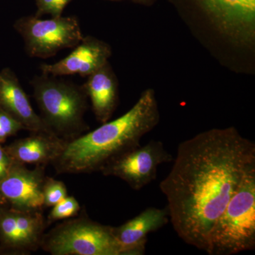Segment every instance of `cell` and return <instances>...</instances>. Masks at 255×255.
<instances>
[{"label":"cell","mask_w":255,"mask_h":255,"mask_svg":"<svg viewBox=\"0 0 255 255\" xmlns=\"http://www.w3.org/2000/svg\"><path fill=\"white\" fill-rule=\"evenodd\" d=\"M44 208L53 207L68 196L65 183L47 176L43 189Z\"/></svg>","instance_id":"cell-18"},{"label":"cell","mask_w":255,"mask_h":255,"mask_svg":"<svg viewBox=\"0 0 255 255\" xmlns=\"http://www.w3.org/2000/svg\"><path fill=\"white\" fill-rule=\"evenodd\" d=\"M112 55L110 45L92 36L84 37L75 49L65 58L53 64H43V74L53 76L78 75L88 77L109 62Z\"/></svg>","instance_id":"cell-10"},{"label":"cell","mask_w":255,"mask_h":255,"mask_svg":"<svg viewBox=\"0 0 255 255\" xmlns=\"http://www.w3.org/2000/svg\"><path fill=\"white\" fill-rule=\"evenodd\" d=\"M159 184L169 220L184 243L206 251L210 233L247 174L255 144L234 127L213 128L181 142Z\"/></svg>","instance_id":"cell-1"},{"label":"cell","mask_w":255,"mask_h":255,"mask_svg":"<svg viewBox=\"0 0 255 255\" xmlns=\"http://www.w3.org/2000/svg\"><path fill=\"white\" fill-rule=\"evenodd\" d=\"M154 1H155V0H134V1H136V2L143 4H152Z\"/></svg>","instance_id":"cell-21"},{"label":"cell","mask_w":255,"mask_h":255,"mask_svg":"<svg viewBox=\"0 0 255 255\" xmlns=\"http://www.w3.org/2000/svg\"><path fill=\"white\" fill-rule=\"evenodd\" d=\"M11 163L12 159L8 155L4 147L0 143V181L6 177Z\"/></svg>","instance_id":"cell-20"},{"label":"cell","mask_w":255,"mask_h":255,"mask_svg":"<svg viewBox=\"0 0 255 255\" xmlns=\"http://www.w3.org/2000/svg\"><path fill=\"white\" fill-rule=\"evenodd\" d=\"M155 92L147 89L122 117L93 131L67 140L53 164L58 174L101 172L114 159L140 145V140L159 122Z\"/></svg>","instance_id":"cell-2"},{"label":"cell","mask_w":255,"mask_h":255,"mask_svg":"<svg viewBox=\"0 0 255 255\" xmlns=\"http://www.w3.org/2000/svg\"><path fill=\"white\" fill-rule=\"evenodd\" d=\"M0 253L9 255H23L14 210L9 206L0 209Z\"/></svg>","instance_id":"cell-16"},{"label":"cell","mask_w":255,"mask_h":255,"mask_svg":"<svg viewBox=\"0 0 255 255\" xmlns=\"http://www.w3.org/2000/svg\"><path fill=\"white\" fill-rule=\"evenodd\" d=\"M81 207L74 196H67L65 199L53 206L47 219L48 225L60 220L71 219L78 216Z\"/></svg>","instance_id":"cell-17"},{"label":"cell","mask_w":255,"mask_h":255,"mask_svg":"<svg viewBox=\"0 0 255 255\" xmlns=\"http://www.w3.org/2000/svg\"><path fill=\"white\" fill-rule=\"evenodd\" d=\"M40 248L52 255H123L113 227L96 222L85 212L45 233Z\"/></svg>","instance_id":"cell-5"},{"label":"cell","mask_w":255,"mask_h":255,"mask_svg":"<svg viewBox=\"0 0 255 255\" xmlns=\"http://www.w3.org/2000/svg\"><path fill=\"white\" fill-rule=\"evenodd\" d=\"M8 206L7 203H6V200H5L4 198L1 196V194H0V209L2 207H4V206Z\"/></svg>","instance_id":"cell-22"},{"label":"cell","mask_w":255,"mask_h":255,"mask_svg":"<svg viewBox=\"0 0 255 255\" xmlns=\"http://www.w3.org/2000/svg\"><path fill=\"white\" fill-rule=\"evenodd\" d=\"M14 213L23 254H31L32 252L36 251L41 247L48 223L43 216V211L14 210Z\"/></svg>","instance_id":"cell-15"},{"label":"cell","mask_w":255,"mask_h":255,"mask_svg":"<svg viewBox=\"0 0 255 255\" xmlns=\"http://www.w3.org/2000/svg\"><path fill=\"white\" fill-rule=\"evenodd\" d=\"M41 117L57 136L73 140L89 130L85 114L88 96L84 87L52 78L46 74L31 82Z\"/></svg>","instance_id":"cell-3"},{"label":"cell","mask_w":255,"mask_h":255,"mask_svg":"<svg viewBox=\"0 0 255 255\" xmlns=\"http://www.w3.org/2000/svg\"><path fill=\"white\" fill-rule=\"evenodd\" d=\"M66 141L52 134L31 132L29 136L15 140L4 147L15 162L46 167L58 158Z\"/></svg>","instance_id":"cell-13"},{"label":"cell","mask_w":255,"mask_h":255,"mask_svg":"<svg viewBox=\"0 0 255 255\" xmlns=\"http://www.w3.org/2000/svg\"><path fill=\"white\" fill-rule=\"evenodd\" d=\"M132 1H134V0H132Z\"/></svg>","instance_id":"cell-23"},{"label":"cell","mask_w":255,"mask_h":255,"mask_svg":"<svg viewBox=\"0 0 255 255\" xmlns=\"http://www.w3.org/2000/svg\"><path fill=\"white\" fill-rule=\"evenodd\" d=\"M14 28L22 36L28 54L36 58H50L60 50L75 48L84 38L74 17L28 16L18 20Z\"/></svg>","instance_id":"cell-6"},{"label":"cell","mask_w":255,"mask_h":255,"mask_svg":"<svg viewBox=\"0 0 255 255\" xmlns=\"http://www.w3.org/2000/svg\"><path fill=\"white\" fill-rule=\"evenodd\" d=\"M83 87L97 120L101 124L109 122L119 101L118 82L110 63L89 75Z\"/></svg>","instance_id":"cell-14"},{"label":"cell","mask_w":255,"mask_h":255,"mask_svg":"<svg viewBox=\"0 0 255 255\" xmlns=\"http://www.w3.org/2000/svg\"><path fill=\"white\" fill-rule=\"evenodd\" d=\"M173 159L162 142L151 140L114 159L100 172L106 177L119 178L133 190L139 191L155 180L160 164Z\"/></svg>","instance_id":"cell-8"},{"label":"cell","mask_w":255,"mask_h":255,"mask_svg":"<svg viewBox=\"0 0 255 255\" xmlns=\"http://www.w3.org/2000/svg\"><path fill=\"white\" fill-rule=\"evenodd\" d=\"M71 0H38V17L42 14H48L53 17L61 16L62 11Z\"/></svg>","instance_id":"cell-19"},{"label":"cell","mask_w":255,"mask_h":255,"mask_svg":"<svg viewBox=\"0 0 255 255\" xmlns=\"http://www.w3.org/2000/svg\"><path fill=\"white\" fill-rule=\"evenodd\" d=\"M45 166L30 169L12 160L6 177L0 181V194L11 209L21 211H43Z\"/></svg>","instance_id":"cell-9"},{"label":"cell","mask_w":255,"mask_h":255,"mask_svg":"<svg viewBox=\"0 0 255 255\" xmlns=\"http://www.w3.org/2000/svg\"><path fill=\"white\" fill-rule=\"evenodd\" d=\"M0 110L22 124L25 130L55 135L33 110L17 77L9 68L0 72Z\"/></svg>","instance_id":"cell-11"},{"label":"cell","mask_w":255,"mask_h":255,"mask_svg":"<svg viewBox=\"0 0 255 255\" xmlns=\"http://www.w3.org/2000/svg\"><path fill=\"white\" fill-rule=\"evenodd\" d=\"M255 248V168L242 181L210 233L206 253L233 255Z\"/></svg>","instance_id":"cell-4"},{"label":"cell","mask_w":255,"mask_h":255,"mask_svg":"<svg viewBox=\"0 0 255 255\" xmlns=\"http://www.w3.org/2000/svg\"><path fill=\"white\" fill-rule=\"evenodd\" d=\"M169 222L167 206L164 209L149 207L124 224L113 227L114 234L122 247L123 255H142L145 254L147 236Z\"/></svg>","instance_id":"cell-12"},{"label":"cell","mask_w":255,"mask_h":255,"mask_svg":"<svg viewBox=\"0 0 255 255\" xmlns=\"http://www.w3.org/2000/svg\"><path fill=\"white\" fill-rule=\"evenodd\" d=\"M202 13L220 33L241 47L255 39V0H182Z\"/></svg>","instance_id":"cell-7"}]
</instances>
